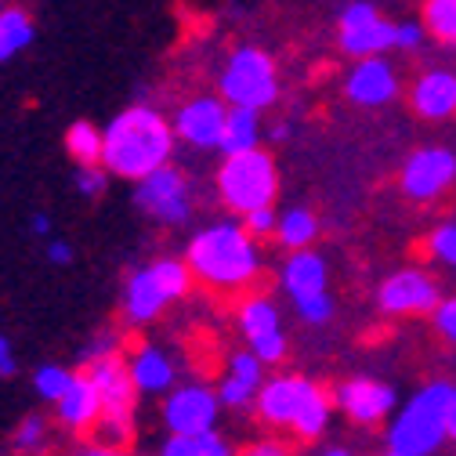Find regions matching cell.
I'll return each mask as SVG.
<instances>
[{"mask_svg":"<svg viewBox=\"0 0 456 456\" xmlns=\"http://www.w3.org/2000/svg\"><path fill=\"white\" fill-rule=\"evenodd\" d=\"M221 98L228 105H243V109H268L279 98V69L275 59L257 47V44H240L232 54L224 59L221 77H217Z\"/></svg>","mask_w":456,"mask_h":456,"instance_id":"8992f818","label":"cell"},{"mask_svg":"<svg viewBox=\"0 0 456 456\" xmlns=\"http://www.w3.org/2000/svg\"><path fill=\"white\" fill-rule=\"evenodd\" d=\"M424 40H428V29H424L420 19L417 22H395V51L413 54V51L424 47Z\"/></svg>","mask_w":456,"mask_h":456,"instance_id":"4dcf8cb0","label":"cell"},{"mask_svg":"<svg viewBox=\"0 0 456 456\" xmlns=\"http://www.w3.org/2000/svg\"><path fill=\"white\" fill-rule=\"evenodd\" d=\"M87 377L94 380L98 395H102V417L94 420V438L98 445L105 449H124L131 442V428H134V380H131V370L127 362L109 352V355H98L87 362Z\"/></svg>","mask_w":456,"mask_h":456,"instance_id":"3957f363","label":"cell"},{"mask_svg":"<svg viewBox=\"0 0 456 456\" xmlns=\"http://www.w3.org/2000/svg\"><path fill=\"white\" fill-rule=\"evenodd\" d=\"M257 142H261V112L257 109H243V105H228V117H224V131H221L217 149L224 156H232V152L257 149Z\"/></svg>","mask_w":456,"mask_h":456,"instance_id":"603a6c76","label":"cell"},{"mask_svg":"<svg viewBox=\"0 0 456 456\" xmlns=\"http://www.w3.org/2000/svg\"><path fill=\"white\" fill-rule=\"evenodd\" d=\"M4 4H12V0H0V8H4Z\"/></svg>","mask_w":456,"mask_h":456,"instance_id":"ee69618b","label":"cell"},{"mask_svg":"<svg viewBox=\"0 0 456 456\" xmlns=\"http://www.w3.org/2000/svg\"><path fill=\"white\" fill-rule=\"evenodd\" d=\"M134 203H138L149 217H156V221H163V224H185L189 214H192L189 182H185L182 170L170 167V163L156 167L152 175H145V178L134 182Z\"/></svg>","mask_w":456,"mask_h":456,"instance_id":"9c48e42d","label":"cell"},{"mask_svg":"<svg viewBox=\"0 0 456 456\" xmlns=\"http://www.w3.org/2000/svg\"><path fill=\"white\" fill-rule=\"evenodd\" d=\"M175 142V124H167L159 109L145 102L127 105L109 120V127H102V167L117 178L138 182L156 167L170 163Z\"/></svg>","mask_w":456,"mask_h":456,"instance_id":"6da1fadb","label":"cell"},{"mask_svg":"<svg viewBox=\"0 0 456 456\" xmlns=\"http://www.w3.org/2000/svg\"><path fill=\"white\" fill-rule=\"evenodd\" d=\"M217 417V395L207 387H178L167 398L163 406V424L178 435H192V431H210Z\"/></svg>","mask_w":456,"mask_h":456,"instance_id":"9a60e30c","label":"cell"},{"mask_svg":"<svg viewBox=\"0 0 456 456\" xmlns=\"http://www.w3.org/2000/svg\"><path fill=\"white\" fill-rule=\"evenodd\" d=\"M73 377H77V373H69V370H62V366H40L37 377H33V387H37L40 398H51V403H59V398L66 395V387L73 384Z\"/></svg>","mask_w":456,"mask_h":456,"instance_id":"f1b7e54d","label":"cell"},{"mask_svg":"<svg viewBox=\"0 0 456 456\" xmlns=\"http://www.w3.org/2000/svg\"><path fill=\"white\" fill-rule=\"evenodd\" d=\"M403 91L398 69L384 59V54H370V59H355V66L345 77V98L362 105V109H380L391 105Z\"/></svg>","mask_w":456,"mask_h":456,"instance_id":"8fae6325","label":"cell"},{"mask_svg":"<svg viewBox=\"0 0 456 456\" xmlns=\"http://www.w3.org/2000/svg\"><path fill=\"white\" fill-rule=\"evenodd\" d=\"M217 192H221L224 207L236 210V214H250L254 207H268L279 192L275 159L261 145L224 156V163L217 170Z\"/></svg>","mask_w":456,"mask_h":456,"instance_id":"52a82bcc","label":"cell"},{"mask_svg":"<svg viewBox=\"0 0 456 456\" xmlns=\"http://www.w3.org/2000/svg\"><path fill=\"white\" fill-rule=\"evenodd\" d=\"M452 182H456V152L452 149H442V145L417 149L403 163V175H398V185H403V192L410 200H417V203L438 200Z\"/></svg>","mask_w":456,"mask_h":456,"instance_id":"30bf717a","label":"cell"},{"mask_svg":"<svg viewBox=\"0 0 456 456\" xmlns=\"http://www.w3.org/2000/svg\"><path fill=\"white\" fill-rule=\"evenodd\" d=\"M240 456H290V449L282 445V442H254Z\"/></svg>","mask_w":456,"mask_h":456,"instance_id":"8d00e7d4","label":"cell"},{"mask_svg":"<svg viewBox=\"0 0 456 456\" xmlns=\"http://www.w3.org/2000/svg\"><path fill=\"white\" fill-rule=\"evenodd\" d=\"M322 456H352V452H345V449H330V452H322Z\"/></svg>","mask_w":456,"mask_h":456,"instance_id":"7bdbcfd3","label":"cell"},{"mask_svg":"<svg viewBox=\"0 0 456 456\" xmlns=\"http://www.w3.org/2000/svg\"><path fill=\"white\" fill-rule=\"evenodd\" d=\"M333 403H337V410H345L355 424H380L395 406V391L387 384H380V380L359 377V380L340 384L333 391Z\"/></svg>","mask_w":456,"mask_h":456,"instance_id":"5bb4252c","label":"cell"},{"mask_svg":"<svg viewBox=\"0 0 456 456\" xmlns=\"http://www.w3.org/2000/svg\"><path fill=\"white\" fill-rule=\"evenodd\" d=\"M282 287H287V294L294 297V305L305 301V297L326 294V265H322V257L308 254V247L297 250L287 261V268H282Z\"/></svg>","mask_w":456,"mask_h":456,"instance_id":"44dd1931","label":"cell"},{"mask_svg":"<svg viewBox=\"0 0 456 456\" xmlns=\"http://www.w3.org/2000/svg\"><path fill=\"white\" fill-rule=\"evenodd\" d=\"M15 373V352H12V340L0 333V377H12Z\"/></svg>","mask_w":456,"mask_h":456,"instance_id":"f35d334b","label":"cell"},{"mask_svg":"<svg viewBox=\"0 0 456 456\" xmlns=\"http://www.w3.org/2000/svg\"><path fill=\"white\" fill-rule=\"evenodd\" d=\"M54 406H59L62 424H69L73 431H91L94 420L102 417V395H98L94 380L87 373H80V377H73V384L66 387V395Z\"/></svg>","mask_w":456,"mask_h":456,"instance_id":"d6986e66","label":"cell"},{"mask_svg":"<svg viewBox=\"0 0 456 456\" xmlns=\"http://www.w3.org/2000/svg\"><path fill=\"white\" fill-rule=\"evenodd\" d=\"M428 247H431L435 257H442L445 265L456 268V224H442V228H435V232L428 236Z\"/></svg>","mask_w":456,"mask_h":456,"instance_id":"1f68e13d","label":"cell"},{"mask_svg":"<svg viewBox=\"0 0 456 456\" xmlns=\"http://www.w3.org/2000/svg\"><path fill=\"white\" fill-rule=\"evenodd\" d=\"M449 438H456V398H452V406H449Z\"/></svg>","mask_w":456,"mask_h":456,"instance_id":"b9f144b4","label":"cell"},{"mask_svg":"<svg viewBox=\"0 0 456 456\" xmlns=\"http://www.w3.org/2000/svg\"><path fill=\"white\" fill-rule=\"evenodd\" d=\"M159 456H232V452H228L224 438H217L214 428H210V431H192V435L170 431Z\"/></svg>","mask_w":456,"mask_h":456,"instance_id":"d4e9b609","label":"cell"},{"mask_svg":"<svg viewBox=\"0 0 456 456\" xmlns=\"http://www.w3.org/2000/svg\"><path fill=\"white\" fill-rule=\"evenodd\" d=\"M73 185H77V192H80V196L98 200V196L105 192V185H109V170H105L102 163H84V167H77Z\"/></svg>","mask_w":456,"mask_h":456,"instance_id":"f546056e","label":"cell"},{"mask_svg":"<svg viewBox=\"0 0 456 456\" xmlns=\"http://www.w3.org/2000/svg\"><path fill=\"white\" fill-rule=\"evenodd\" d=\"M380 308L391 315H428L438 308V287L428 272H395L380 287Z\"/></svg>","mask_w":456,"mask_h":456,"instance_id":"4fadbf2b","label":"cell"},{"mask_svg":"<svg viewBox=\"0 0 456 456\" xmlns=\"http://www.w3.org/2000/svg\"><path fill=\"white\" fill-rule=\"evenodd\" d=\"M297 312H301V319H305V322H326V319H330V312H333V305H330V297H326V294H315V297L297 301Z\"/></svg>","mask_w":456,"mask_h":456,"instance_id":"836d02e7","label":"cell"},{"mask_svg":"<svg viewBox=\"0 0 456 456\" xmlns=\"http://www.w3.org/2000/svg\"><path fill=\"white\" fill-rule=\"evenodd\" d=\"M410 109L420 120L456 117V73L452 69H424L410 87Z\"/></svg>","mask_w":456,"mask_h":456,"instance_id":"e0dca14e","label":"cell"},{"mask_svg":"<svg viewBox=\"0 0 456 456\" xmlns=\"http://www.w3.org/2000/svg\"><path fill=\"white\" fill-rule=\"evenodd\" d=\"M387 456H398V452H387Z\"/></svg>","mask_w":456,"mask_h":456,"instance_id":"f6af8a7d","label":"cell"},{"mask_svg":"<svg viewBox=\"0 0 456 456\" xmlns=\"http://www.w3.org/2000/svg\"><path fill=\"white\" fill-rule=\"evenodd\" d=\"M337 44L352 59H370V54L395 51V22H387L380 12L359 22H337Z\"/></svg>","mask_w":456,"mask_h":456,"instance_id":"ac0fdd59","label":"cell"},{"mask_svg":"<svg viewBox=\"0 0 456 456\" xmlns=\"http://www.w3.org/2000/svg\"><path fill=\"white\" fill-rule=\"evenodd\" d=\"M456 398V387L449 384H428L410 398V406L391 424V452L398 456H428L449 438V406Z\"/></svg>","mask_w":456,"mask_h":456,"instance_id":"277c9868","label":"cell"},{"mask_svg":"<svg viewBox=\"0 0 456 456\" xmlns=\"http://www.w3.org/2000/svg\"><path fill=\"white\" fill-rule=\"evenodd\" d=\"M315 232H319V221H315V214L305 210V207H294V210L282 214V221H275V236H279V243L287 247V250H305V247H312Z\"/></svg>","mask_w":456,"mask_h":456,"instance_id":"484cf974","label":"cell"},{"mask_svg":"<svg viewBox=\"0 0 456 456\" xmlns=\"http://www.w3.org/2000/svg\"><path fill=\"white\" fill-rule=\"evenodd\" d=\"M243 217H247V232H250V236H268V232H275L272 203H268V207H254V210L243 214Z\"/></svg>","mask_w":456,"mask_h":456,"instance_id":"e575fe53","label":"cell"},{"mask_svg":"<svg viewBox=\"0 0 456 456\" xmlns=\"http://www.w3.org/2000/svg\"><path fill=\"white\" fill-rule=\"evenodd\" d=\"M192 287V268L182 261H156L142 272L131 275L127 294H124V312L131 322H149L156 319L170 301L185 297Z\"/></svg>","mask_w":456,"mask_h":456,"instance_id":"ba28073f","label":"cell"},{"mask_svg":"<svg viewBox=\"0 0 456 456\" xmlns=\"http://www.w3.org/2000/svg\"><path fill=\"white\" fill-rule=\"evenodd\" d=\"M224 117H228L224 98L196 94V98L182 102L178 117H175V134L192 149H217L221 131H224Z\"/></svg>","mask_w":456,"mask_h":456,"instance_id":"7c38bea8","label":"cell"},{"mask_svg":"<svg viewBox=\"0 0 456 456\" xmlns=\"http://www.w3.org/2000/svg\"><path fill=\"white\" fill-rule=\"evenodd\" d=\"M33 40H37V22L26 8H19V4L0 8V66L19 59L22 51H29Z\"/></svg>","mask_w":456,"mask_h":456,"instance_id":"7402d4cb","label":"cell"},{"mask_svg":"<svg viewBox=\"0 0 456 456\" xmlns=\"http://www.w3.org/2000/svg\"><path fill=\"white\" fill-rule=\"evenodd\" d=\"M33 232L37 236H47L51 232V217L47 214H33Z\"/></svg>","mask_w":456,"mask_h":456,"instance_id":"ab89813d","label":"cell"},{"mask_svg":"<svg viewBox=\"0 0 456 456\" xmlns=\"http://www.w3.org/2000/svg\"><path fill=\"white\" fill-rule=\"evenodd\" d=\"M84 456H124L120 449H105V445H98V449H91V452H84Z\"/></svg>","mask_w":456,"mask_h":456,"instance_id":"60d3db41","label":"cell"},{"mask_svg":"<svg viewBox=\"0 0 456 456\" xmlns=\"http://www.w3.org/2000/svg\"><path fill=\"white\" fill-rule=\"evenodd\" d=\"M44 435H47L44 417H26V420L19 424V431H15V445H19V449H37V445L44 442Z\"/></svg>","mask_w":456,"mask_h":456,"instance_id":"d6a6232c","label":"cell"},{"mask_svg":"<svg viewBox=\"0 0 456 456\" xmlns=\"http://www.w3.org/2000/svg\"><path fill=\"white\" fill-rule=\"evenodd\" d=\"M127 370H131L134 387H138V391H145V395L167 391V387H170V380H175V366H170V359H167L159 348H149V345L134 352V359L127 362Z\"/></svg>","mask_w":456,"mask_h":456,"instance_id":"cb8c5ba5","label":"cell"},{"mask_svg":"<svg viewBox=\"0 0 456 456\" xmlns=\"http://www.w3.org/2000/svg\"><path fill=\"white\" fill-rule=\"evenodd\" d=\"M435 326H438V333H442L445 340H452V345H456V297H452V301H438V308H435Z\"/></svg>","mask_w":456,"mask_h":456,"instance_id":"d590c367","label":"cell"},{"mask_svg":"<svg viewBox=\"0 0 456 456\" xmlns=\"http://www.w3.org/2000/svg\"><path fill=\"white\" fill-rule=\"evenodd\" d=\"M257 413L275 428H294L301 438H315L330 424V398L305 377H275L257 391Z\"/></svg>","mask_w":456,"mask_h":456,"instance_id":"5b68a950","label":"cell"},{"mask_svg":"<svg viewBox=\"0 0 456 456\" xmlns=\"http://www.w3.org/2000/svg\"><path fill=\"white\" fill-rule=\"evenodd\" d=\"M420 22L435 44L456 47V0H424Z\"/></svg>","mask_w":456,"mask_h":456,"instance_id":"4316f807","label":"cell"},{"mask_svg":"<svg viewBox=\"0 0 456 456\" xmlns=\"http://www.w3.org/2000/svg\"><path fill=\"white\" fill-rule=\"evenodd\" d=\"M47 257H51V265H69L73 261V247L66 240H51L47 243Z\"/></svg>","mask_w":456,"mask_h":456,"instance_id":"74e56055","label":"cell"},{"mask_svg":"<svg viewBox=\"0 0 456 456\" xmlns=\"http://www.w3.org/2000/svg\"><path fill=\"white\" fill-rule=\"evenodd\" d=\"M228 366L232 370H228V377L217 387V403L247 406L250 398H257V391H261V359L254 352H240V355H232Z\"/></svg>","mask_w":456,"mask_h":456,"instance_id":"ffe728a7","label":"cell"},{"mask_svg":"<svg viewBox=\"0 0 456 456\" xmlns=\"http://www.w3.org/2000/svg\"><path fill=\"white\" fill-rule=\"evenodd\" d=\"M240 326L250 340V352L261 359V362H279L287 355V340H282V330H279V312L272 301L265 297H254L243 305L240 312Z\"/></svg>","mask_w":456,"mask_h":456,"instance_id":"2e32d148","label":"cell"},{"mask_svg":"<svg viewBox=\"0 0 456 456\" xmlns=\"http://www.w3.org/2000/svg\"><path fill=\"white\" fill-rule=\"evenodd\" d=\"M66 152L73 156L77 167L102 163V127H94L91 120L69 124V131H66Z\"/></svg>","mask_w":456,"mask_h":456,"instance_id":"83f0119b","label":"cell"},{"mask_svg":"<svg viewBox=\"0 0 456 456\" xmlns=\"http://www.w3.org/2000/svg\"><path fill=\"white\" fill-rule=\"evenodd\" d=\"M189 268L214 290H240L257 275V250L247 224H210L189 243Z\"/></svg>","mask_w":456,"mask_h":456,"instance_id":"7a4b0ae2","label":"cell"}]
</instances>
